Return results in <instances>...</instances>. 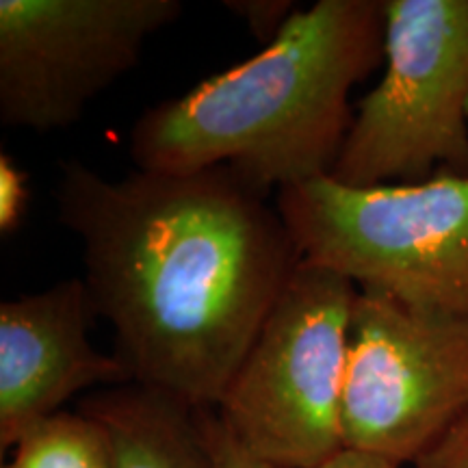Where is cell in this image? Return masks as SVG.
Returning a JSON list of instances; mask_svg holds the SVG:
<instances>
[{
  "instance_id": "6da1fadb",
  "label": "cell",
  "mask_w": 468,
  "mask_h": 468,
  "mask_svg": "<svg viewBox=\"0 0 468 468\" xmlns=\"http://www.w3.org/2000/svg\"><path fill=\"white\" fill-rule=\"evenodd\" d=\"M55 200L131 382L218 410L303 261L276 204L226 165L107 178L76 159Z\"/></svg>"
},
{
  "instance_id": "7a4b0ae2",
  "label": "cell",
  "mask_w": 468,
  "mask_h": 468,
  "mask_svg": "<svg viewBox=\"0 0 468 468\" xmlns=\"http://www.w3.org/2000/svg\"><path fill=\"white\" fill-rule=\"evenodd\" d=\"M384 0L297 9L254 57L145 109L128 133L134 169L226 165L256 191L325 178L354 113L349 93L384 63Z\"/></svg>"
},
{
  "instance_id": "3957f363",
  "label": "cell",
  "mask_w": 468,
  "mask_h": 468,
  "mask_svg": "<svg viewBox=\"0 0 468 468\" xmlns=\"http://www.w3.org/2000/svg\"><path fill=\"white\" fill-rule=\"evenodd\" d=\"M303 261L360 291L468 314V174L347 186L330 176L276 193Z\"/></svg>"
},
{
  "instance_id": "277c9868",
  "label": "cell",
  "mask_w": 468,
  "mask_h": 468,
  "mask_svg": "<svg viewBox=\"0 0 468 468\" xmlns=\"http://www.w3.org/2000/svg\"><path fill=\"white\" fill-rule=\"evenodd\" d=\"M358 286L302 261L218 414L251 455L278 468H319L345 449L343 395Z\"/></svg>"
},
{
  "instance_id": "5b68a950",
  "label": "cell",
  "mask_w": 468,
  "mask_h": 468,
  "mask_svg": "<svg viewBox=\"0 0 468 468\" xmlns=\"http://www.w3.org/2000/svg\"><path fill=\"white\" fill-rule=\"evenodd\" d=\"M384 74L358 102L330 178L408 185L468 174V0H384Z\"/></svg>"
},
{
  "instance_id": "8992f818",
  "label": "cell",
  "mask_w": 468,
  "mask_h": 468,
  "mask_svg": "<svg viewBox=\"0 0 468 468\" xmlns=\"http://www.w3.org/2000/svg\"><path fill=\"white\" fill-rule=\"evenodd\" d=\"M468 417V314L360 291L343 395L345 449L414 464Z\"/></svg>"
},
{
  "instance_id": "52a82bcc",
  "label": "cell",
  "mask_w": 468,
  "mask_h": 468,
  "mask_svg": "<svg viewBox=\"0 0 468 468\" xmlns=\"http://www.w3.org/2000/svg\"><path fill=\"white\" fill-rule=\"evenodd\" d=\"M183 11L180 0H0V124H76Z\"/></svg>"
},
{
  "instance_id": "ba28073f",
  "label": "cell",
  "mask_w": 468,
  "mask_h": 468,
  "mask_svg": "<svg viewBox=\"0 0 468 468\" xmlns=\"http://www.w3.org/2000/svg\"><path fill=\"white\" fill-rule=\"evenodd\" d=\"M96 310L83 278L0 303V447L16 449L33 427L63 412L91 386L131 382L117 356L91 347Z\"/></svg>"
},
{
  "instance_id": "9c48e42d",
  "label": "cell",
  "mask_w": 468,
  "mask_h": 468,
  "mask_svg": "<svg viewBox=\"0 0 468 468\" xmlns=\"http://www.w3.org/2000/svg\"><path fill=\"white\" fill-rule=\"evenodd\" d=\"M102 427L111 468H215L197 410L163 390L122 384L80 401Z\"/></svg>"
},
{
  "instance_id": "30bf717a",
  "label": "cell",
  "mask_w": 468,
  "mask_h": 468,
  "mask_svg": "<svg viewBox=\"0 0 468 468\" xmlns=\"http://www.w3.org/2000/svg\"><path fill=\"white\" fill-rule=\"evenodd\" d=\"M11 468H111L102 427L83 412H58L16 444Z\"/></svg>"
},
{
  "instance_id": "8fae6325",
  "label": "cell",
  "mask_w": 468,
  "mask_h": 468,
  "mask_svg": "<svg viewBox=\"0 0 468 468\" xmlns=\"http://www.w3.org/2000/svg\"><path fill=\"white\" fill-rule=\"evenodd\" d=\"M197 419H200L204 442H207L215 468H278L243 449L241 442L228 431L218 410H197Z\"/></svg>"
},
{
  "instance_id": "7c38bea8",
  "label": "cell",
  "mask_w": 468,
  "mask_h": 468,
  "mask_svg": "<svg viewBox=\"0 0 468 468\" xmlns=\"http://www.w3.org/2000/svg\"><path fill=\"white\" fill-rule=\"evenodd\" d=\"M28 207L27 174L14 156L0 154V230L11 234L20 228Z\"/></svg>"
},
{
  "instance_id": "4fadbf2b",
  "label": "cell",
  "mask_w": 468,
  "mask_h": 468,
  "mask_svg": "<svg viewBox=\"0 0 468 468\" xmlns=\"http://www.w3.org/2000/svg\"><path fill=\"white\" fill-rule=\"evenodd\" d=\"M226 7H230L232 14L241 16L250 31L267 44L297 11L289 0H234V3H226Z\"/></svg>"
},
{
  "instance_id": "5bb4252c",
  "label": "cell",
  "mask_w": 468,
  "mask_h": 468,
  "mask_svg": "<svg viewBox=\"0 0 468 468\" xmlns=\"http://www.w3.org/2000/svg\"><path fill=\"white\" fill-rule=\"evenodd\" d=\"M417 468H468V417L414 462Z\"/></svg>"
},
{
  "instance_id": "9a60e30c",
  "label": "cell",
  "mask_w": 468,
  "mask_h": 468,
  "mask_svg": "<svg viewBox=\"0 0 468 468\" xmlns=\"http://www.w3.org/2000/svg\"><path fill=\"white\" fill-rule=\"evenodd\" d=\"M319 468H401V466L386 458H379V455L354 452V449H343L341 453L335 455V458L325 462V464Z\"/></svg>"
},
{
  "instance_id": "2e32d148",
  "label": "cell",
  "mask_w": 468,
  "mask_h": 468,
  "mask_svg": "<svg viewBox=\"0 0 468 468\" xmlns=\"http://www.w3.org/2000/svg\"><path fill=\"white\" fill-rule=\"evenodd\" d=\"M3 468H11V464H5V466H3Z\"/></svg>"
}]
</instances>
